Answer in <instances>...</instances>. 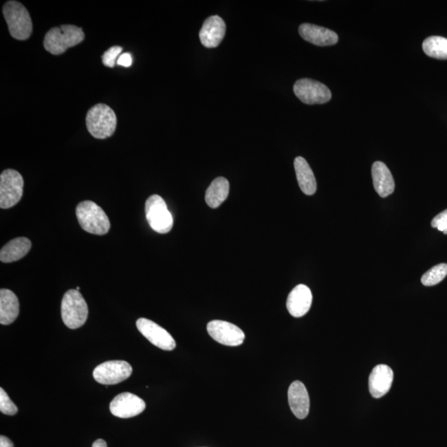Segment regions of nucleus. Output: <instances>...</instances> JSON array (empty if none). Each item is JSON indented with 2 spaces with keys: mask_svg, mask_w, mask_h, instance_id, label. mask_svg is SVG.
<instances>
[{
  "mask_svg": "<svg viewBox=\"0 0 447 447\" xmlns=\"http://www.w3.org/2000/svg\"><path fill=\"white\" fill-rule=\"evenodd\" d=\"M288 402L292 413L298 418H306L310 410V398L306 386L300 381H294L287 392Z\"/></svg>",
  "mask_w": 447,
  "mask_h": 447,
  "instance_id": "obj_16",
  "label": "nucleus"
},
{
  "mask_svg": "<svg viewBox=\"0 0 447 447\" xmlns=\"http://www.w3.org/2000/svg\"><path fill=\"white\" fill-rule=\"evenodd\" d=\"M32 243L26 237L12 239L0 251V260L6 263L18 261L30 251Z\"/></svg>",
  "mask_w": 447,
  "mask_h": 447,
  "instance_id": "obj_21",
  "label": "nucleus"
},
{
  "mask_svg": "<svg viewBox=\"0 0 447 447\" xmlns=\"http://www.w3.org/2000/svg\"><path fill=\"white\" fill-rule=\"evenodd\" d=\"M447 275V264L440 263L430 268L422 275L421 281L424 286L430 287L440 283Z\"/></svg>",
  "mask_w": 447,
  "mask_h": 447,
  "instance_id": "obj_24",
  "label": "nucleus"
},
{
  "mask_svg": "<svg viewBox=\"0 0 447 447\" xmlns=\"http://www.w3.org/2000/svg\"><path fill=\"white\" fill-rule=\"evenodd\" d=\"M226 25L219 16H210L203 23L200 34V40L203 46L214 48L219 46L226 35Z\"/></svg>",
  "mask_w": 447,
  "mask_h": 447,
  "instance_id": "obj_13",
  "label": "nucleus"
},
{
  "mask_svg": "<svg viewBox=\"0 0 447 447\" xmlns=\"http://www.w3.org/2000/svg\"><path fill=\"white\" fill-rule=\"evenodd\" d=\"M133 63V58L131 54H128V52H125V54H123L120 56V58H118L117 61V64L120 65V66L124 67H129L132 66Z\"/></svg>",
  "mask_w": 447,
  "mask_h": 447,
  "instance_id": "obj_28",
  "label": "nucleus"
},
{
  "mask_svg": "<svg viewBox=\"0 0 447 447\" xmlns=\"http://www.w3.org/2000/svg\"><path fill=\"white\" fill-rule=\"evenodd\" d=\"M432 227L447 235V209L433 218Z\"/></svg>",
  "mask_w": 447,
  "mask_h": 447,
  "instance_id": "obj_27",
  "label": "nucleus"
},
{
  "mask_svg": "<svg viewBox=\"0 0 447 447\" xmlns=\"http://www.w3.org/2000/svg\"><path fill=\"white\" fill-rule=\"evenodd\" d=\"M19 314V303L17 296L9 290H0V323L10 325L14 323Z\"/></svg>",
  "mask_w": 447,
  "mask_h": 447,
  "instance_id": "obj_19",
  "label": "nucleus"
},
{
  "mask_svg": "<svg viewBox=\"0 0 447 447\" xmlns=\"http://www.w3.org/2000/svg\"><path fill=\"white\" fill-rule=\"evenodd\" d=\"M89 133L96 139L105 140L111 137L117 127L115 111L107 105L98 104L89 109L85 118Z\"/></svg>",
  "mask_w": 447,
  "mask_h": 447,
  "instance_id": "obj_2",
  "label": "nucleus"
},
{
  "mask_svg": "<svg viewBox=\"0 0 447 447\" xmlns=\"http://www.w3.org/2000/svg\"><path fill=\"white\" fill-rule=\"evenodd\" d=\"M23 178L18 171H3L0 176V207L9 209L17 205L23 197Z\"/></svg>",
  "mask_w": 447,
  "mask_h": 447,
  "instance_id": "obj_7",
  "label": "nucleus"
},
{
  "mask_svg": "<svg viewBox=\"0 0 447 447\" xmlns=\"http://www.w3.org/2000/svg\"><path fill=\"white\" fill-rule=\"evenodd\" d=\"M136 326L141 334L155 347L164 351H173L176 348V341L173 336L153 320L140 318L137 320Z\"/></svg>",
  "mask_w": 447,
  "mask_h": 447,
  "instance_id": "obj_11",
  "label": "nucleus"
},
{
  "mask_svg": "<svg viewBox=\"0 0 447 447\" xmlns=\"http://www.w3.org/2000/svg\"><path fill=\"white\" fill-rule=\"evenodd\" d=\"M294 91L304 104L322 105L331 99V92L326 85L312 79L304 78L296 81Z\"/></svg>",
  "mask_w": 447,
  "mask_h": 447,
  "instance_id": "obj_8",
  "label": "nucleus"
},
{
  "mask_svg": "<svg viewBox=\"0 0 447 447\" xmlns=\"http://www.w3.org/2000/svg\"><path fill=\"white\" fill-rule=\"evenodd\" d=\"M312 303V294L310 288L304 284H299L287 296V311L294 318H302L310 310Z\"/></svg>",
  "mask_w": 447,
  "mask_h": 447,
  "instance_id": "obj_14",
  "label": "nucleus"
},
{
  "mask_svg": "<svg viewBox=\"0 0 447 447\" xmlns=\"http://www.w3.org/2000/svg\"><path fill=\"white\" fill-rule=\"evenodd\" d=\"M76 290H77V291H79V290H80V287H76Z\"/></svg>",
  "mask_w": 447,
  "mask_h": 447,
  "instance_id": "obj_31",
  "label": "nucleus"
},
{
  "mask_svg": "<svg viewBox=\"0 0 447 447\" xmlns=\"http://www.w3.org/2000/svg\"><path fill=\"white\" fill-rule=\"evenodd\" d=\"M123 48L120 46H113L105 52L102 55V63L105 67L113 68L117 63Z\"/></svg>",
  "mask_w": 447,
  "mask_h": 447,
  "instance_id": "obj_26",
  "label": "nucleus"
},
{
  "mask_svg": "<svg viewBox=\"0 0 447 447\" xmlns=\"http://www.w3.org/2000/svg\"><path fill=\"white\" fill-rule=\"evenodd\" d=\"M131 365L124 360H111L100 364L95 369L93 376L99 384L113 385L129 379L132 375Z\"/></svg>",
  "mask_w": 447,
  "mask_h": 447,
  "instance_id": "obj_9",
  "label": "nucleus"
},
{
  "mask_svg": "<svg viewBox=\"0 0 447 447\" xmlns=\"http://www.w3.org/2000/svg\"><path fill=\"white\" fill-rule=\"evenodd\" d=\"M85 34L83 28L65 24L59 28H52L45 35L43 46L51 54L58 56L64 54L68 48L83 43Z\"/></svg>",
  "mask_w": 447,
  "mask_h": 447,
  "instance_id": "obj_1",
  "label": "nucleus"
},
{
  "mask_svg": "<svg viewBox=\"0 0 447 447\" xmlns=\"http://www.w3.org/2000/svg\"><path fill=\"white\" fill-rule=\"evenodd\" d=\"M422 50L430 58L447 60V39L440 36H432L424 40Z\"/></svg>",
  "mask_w": 447,
  "mask_h": 447,
  "instance_id": "obj_23",
  "label": "nucleus"
},
{
  "mask_svg": "<svg viewBox=\"0 0 447 447\" xmlns=\"http://www.w3.org/2000/svg\"><path fill=\"white\" fill-rule=\"evenodd\" d=\"M393 372L386 364H379L373 368L369 378V393L375 398L384 397L392 387Z\"/></svg>",
  "mask_w": 447,
  "mask_h": 447,
  "instance_id": "obj_15",
  "label": "nucleus"
},
{
  "mask_svg": "<svg viewBox=\"0 0 447 447\" xmlns=\"http://www.w3.org/2000/svg\"><path fill=\"white\" fill-rule=\"evenodd\" d=\"M146 218L151 228L160 234L170 232L173 218L165 201L158 195L149 197L145 203Z\"/></svg>",
  "mask_w": 447,
  "mask_h": 447,
  "instance_id": "obj_6",
  "label": "nucleus"
},
{
  "mask_svg": "<svg viewBox=\"0 0 447 447\" xmlns=\"http://www.w3.org/2000/svg\"><path fill=\"white\" fill-rule=\"evenodd\" d=\"M0 447H14L10 439L1 436L0 437Z\"/></svg>",
  "mask_w": 447,
  "mask_h": 447,
  "instance_id": "obj_29",
  "label": "nucleus"
},
{
  "mask_svg": "<svg viewBox=\"0 0 447 447\" xmlns=\"http://www.w3.org/2000/svg\"><path fill=\"white\" fill-rule=\"evenodd\" d=\"M230 184L225 177H217L211 182L206 193V202L210 208L215 209L228 197Z\"/></svg>",
  "mask_w": 447,
  "mask_h": 447,
  "instance_id": "obj_22",
  "label": "nucleus"
},
{
  "mask_svg": "<svg viewBox=\"0 0 447 447\" xmlns=\"http://www.w3.org/2000/svg\"><path fill=\"white\" fill-rule=\"evenodd\" d=\"M299 34L307 42L320 47L332 46L339 40L335 32L311 23H303L299 27Z\"/></svg>",
  "mask_w": 447,
  "mask_h": 447,
  "instance_id": "obj_17",
  "label": "nucleus"
},
{
  "mask_svg": "<svg viewBox=\"0 0 447 447\" xmlns=\"http://www.w3.org/2000/svg\"><path fill=\"white\" fill-rule=\"evenodd\" d=\"M294 168L301 190L307 196H312L316 192V181L311 166L303 157H298L294 160Z\"/></svg>",
  "mask_w": 447,
  "mask_h": 447,
  "instance_id": "obj_20",
  "label": "nucleus"
},
{
  "mask_svg": "<svg viewBox=\"0 0 447 447\" xmlns=\"http://www.w3.org/2000/svg\"><path fill=\"white\" fill-rule=\"evenodd\" d=\"M145 402L131 393H123L117 395L109 404L113 416L129 418L140 415L144 411Z\"/></svg>",
  "mask_w": 447,
  "mask_h": 447,
  "instance_id": "obj_12",
  "label": "nucleus"
},
{
  "mask_svg": "<svg viewBox=\"0 0 447 447\" xmlns=\"http://www.w3.org/2000/svg\"><path fill=\"white\" fill-rule=\"evenodd\" d=\"M0 411L6 415L13 416L18 413V408L3 389H0Z\"/></svg>",
  "mask_w": 447,
  "mask_h": 447,
  "instance_id": "obj_25",
  "label": "nucleus"
},
{
  "mask_svg": "<svg viewBox=\"0 0 447 447\" xmlns=\"http://www.w3.org/2000/svg\"><path fill=\"white\" fill-rule=\"evenodd\" d=\"M373 184L381 197H387L395 188L391 172L384 162H375L372 166Z\"/></svg>",
  "mask_w": 447,
  "mask_h": 447,
  "instance_id": "obj_18",
  "label": "nucleus"
},
{
  "mask_svg": "<svg viewBox=\"0 0 447 447\" xmlns=\"http://www.w3.org/2000/svg\"><path fill=\"white\" fill-rule=\"evenodd\" d=\"M92 447H107V443L103 439H98L93 443Z\"/></svg>",
  "mask_w": 447,
  "mask_h": 447,
  "instance_id": "obj_30",
  "label": "nucleus"
},
{
  "mask_svg": "<svg viewBox=\"0 0 447 447\" xmlns=\"http://www.w3.org/2000/svg\"><path fill=\"white\" fill-rule=\"evenodd\" d=\"M207 331L215 341L227 347H239L246 338L241 328L225 320H211L207 325Z\"/></svg>",
  "mask_w": 447,
  "mask_h": 447,
  "instance_id": "obj_10",
  "label": "nucleus"
},
{
  "mask_svg": "<svg viewBox=\"0 0 447 447\" xmlns=\"http://www.w3.org/2000/svg\"><path fill=\"white\" fill-rule=\"evenodd\" d=\"M76 214L81 228L88 233L104 235L111 229L107 215L95 202L85 201L79 203Z\"/></svg>",
  "mask_w": 447,
  "mask_h": 447,
  "instance_id": "obj_3",
  "label": "nucleus"
},
{
  "mask_svg": "<svg viewBox=\"0 0 447 447\" xmlns=\"http://www.w3.org/2000/svg\"><path fill=\"white\" fill-rule=\"evenodd\" d=\"M62 318L68 328L77 329L83 326L88 318L87 302L77 290H69L62 301Z\"/></svg>",
  "mask_w": 447,
  "mask_h": 447,
  "instance_id": "obj_5",
  "label": "nucleus"
},
{
  "mask_svg": "<svg viewBox=\"0 0 447 447\" xmlns=\"http://www.w3.org/2000/svg\"><path fill=\"white\" fill-rule=\"evenodd\" d=\"M3 14L10 34L14 39L24 41L30 38L32 32V19L21 3L14 0L6 2L3 7Z\"/></svg>",
  "mask_w": 447,
  "mask_h": 447,
  "instance_id": "obj_4",
  "label": "nucleus"
}]
</instances>
